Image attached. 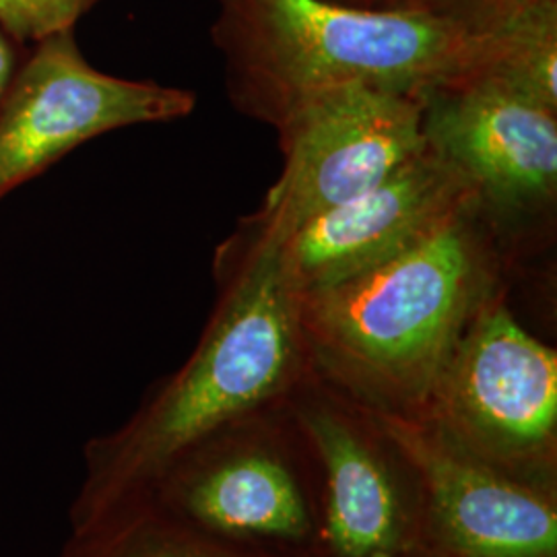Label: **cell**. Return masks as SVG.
Returning <instances> with one entry per match:
<instances>
[{"label":"cell","mask_w":557,"mask_h":557,"mask_svg":"<svg viewBox=\"0 0 557 557\" xmlns=\"http://www.w3.org/2000/svg\"><path fill=\"white\" fill-rule=\"evenodd\" d=\"M423 137L469 184L512 275L520 259L554 242L556 108L467 77L423 96Z\"/></svg>","instance_id":"obj_5"},{"label":"cell","mask_w":557,"mask_h":557,"mask_svg":"<svg viewBox=\"0 0 557 557\" xmlns=\"http://www.w3.org/2000/svg\"><path fill=\"white\" fill-rule=\"evenodd\" d=\"M320 475L314 557H446L418 467L379 411L314 370L289 395Z\"/></svg>","instance_id":"obj_6"},{"label":"cell","mask_w":557,"mask_h":557,"mask_svg":"<svg viewBox=\"0 0 557 557\" xmlns=\"http://www.w3.org/2000/svg\"><path fill=\"white\" fill-rule=\"evenodd\" d=\"M100 0H0V29L15 41H40L75 32L77 21Z\"/></svg>","instance_id":"obj_14"},{"label":"cell","mask_w":557,"mask_h":557,"mask_svg":"<svg viewBox=\"0 0 557 557\" xmlns=\"http://www.w3.org/2000/svg\"><path fill=\"white\" fill-rule=\"evenodd\" d=\"M213 41L227 94L248 119L277 128L301 103L345 85L409 96L467 79L483 32L405 9L331 0H215Z\"/></svg>","instance_id":"obj_3"},{"label":"cell","mask_w":557,"mask_h":557,"mask_svg":"<svg viewBox=\"0 0 557 557\" xmlns=\"http://www.w3.org/2000/svg\"><path fill=\"white\" fill-rule=\"evenodd\" d=\"M421 419L502 471L557 490V351L518 322L508 294L469 324Z\"/></svg>","instance_id":"obj_7"},{"label":"cell","mask_w":557,"mask_h":557,"mask_svg":"<svg viewBox=\"0 0 557 557\" xmlns=\"http://www.w3.org/2000/svg\"><path fill=\"white\" fill-rule=\"evenodd\" d=\"M510 277L473 202L395 259L299 294L312 370L379 413L421 418L458 341Z\"/></svg>","instance_id":"obj_2"},{"label":"cell","mask_w":557,"mask_h":557,"mask_svg":"<svg viewBox=\"0 0 557 557\" xmlns=\"http://www.w3.org/2000/svg\"><path fill=\"white\" fill-rule=\"evenodd\" d=\"M20 62L15 40L4 29H0V101L4 98L11 81L17 73Z\"/></svg>","instance_id":"obj_16"},{"label":"cell","mask_w":557,"mask_h":557,"mask_svg":"<svg viewBox=\"0 0 557 557\" xmlns=\"http://www.w3.org/2000/svg\"><path fill=\"white\" fill-rule=\"evenodd\" d=\"M557 110V0H535L483 32L475 73Z\"/></svg>","instance_id":"obj_12"},{"label":"cell","mask_w":557,"mask_h":557,"mask_svg":"<svg viewBox=\"0 0 557 557\" xmlns=\"http://www.w3.org/2000/svg\"><path fill=\"white\" fill-rule=\"evenodd\" d=\"M140 506L242 547L314 557L319 465L289 398L200 442Z\"/></svg>","instance_id":"obj_4"},{"label":"cell","mask_w":557,"mask_h":557,"mask_svg":"<svg viewBox=\"0 0 557 557\" xmlns=\"http://www.w3.org/2000/svg\"><path fill=\"white\" fill-rule=\"evenodd\" d=\"M195 94L101 73L62 32L36 41L0 101V200L106 133L188 116Z\"/></svg>","instance_id":"obj_9"},{"label":"cell","mask_w":557,"mask_h":557,"mask_svg":"<svg viewBox=\"0 0 557 557\" xmlns=\"http://www.w3.org/2000/svg\"><path fill=\"white\" fill-rule=\"evenodd\" d=\"M283 170L250 215L273 238L374 188L425 147L423 98L345 85L278 124Z\"/></svg>","instance_id":"obj_8"},{"label":"cell","mask_w":557,"mask_h":557,"mask_svg":"<svg viewBox=\"0 0 557 557\" xmlns=\"http://www.w3.org/2000/svg\"><path fill=\"white\" fill-rule=\"evenodd\" d=\"M57 557H285L205 535L149 506L69 531Z\"/></svg>","instance_id":"obj_13"},{"label":"cell","mask_w":557,"mask_h":557,"mask_svg":"<svg viewBox=\"0 0 557 557\" xmlns=\"http://www.w3.org/2000/svg\"><path fill=\"white\" fill-rule=\"evenodd\" d=\"M531 2L535 0H397L393 9L419 11L453 21L471 32H485Z\"/></svg>","instance_id":"obj_15"},{"label":"cell","mask_w":557,"mask_h":557,"mask_svg":"<svg viewBox=\"0 0 557 557\" xmlns=\"http://www.w3.org/2000/svg\"><path fill=\"white\" fill-rule=\"evenodd\" d=\"M218 301L190 358L147 393L122 425L83 446L69 531L140 506L165 471L200 442L285 403L312 372L278 239L239 221L215 257Z\"/></svg>","instance_id":"obj_1"},{"label":"cell","mask_w":557,"mask_h":557,"mask_svg":"<svg viewBox=\"0 0 557 557\" xmlns=\"http://www.w3.org/2000/svg\"><path fill=\"white\" fill-rule=\"evenodd\" d=\"M416 462L446 557H557V490L515 478L428 419L380 413Z\"/></svg>","instance_id":"obj_11"},{"label":"cell","mask_w":557,"mask_h":557,"mask_svg":"<svg viewBox=\"0 0 557 557\" xmlns=\"http://www.w3.org/2000/svg\"><path fill=\"white\" fill-rule=\"evenodd\" d=\"M473 202L469 184L425 143L368 193L278 239L281 260L298 294L317 292L395 259Z\"/></svg>","instance_id":"obj_10"},{"label":"cell","mask_w":557,"mask_h":557,"mask_svg":"<svg viewBox=\"0 0 557 557\" xmlns=\"http://www.w3.org/2000/svg\"><path fill=\"white\" fill-rule=\"evenodd\" d=\"M345 7H356V9H393L397 0H331Z\"/></svg>","instance_id":"obj_17"}]
</instances>
